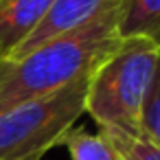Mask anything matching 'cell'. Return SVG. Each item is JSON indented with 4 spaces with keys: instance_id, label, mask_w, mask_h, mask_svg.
<instances>
[{
    "instance_id": "cell-1",
    "label": "cell",
    "mask_w": 160,
    "mask_h": 160,
    "mask_svg": "<svg viewBox=\"0 0 160 160\" xmlns=\"http://www.w3.org/2000/svg\"><path fill=\"white\" fill-rule=\"evenodd\" d=\"M121 9L123 0H116L86 24L20 57L0 59V114L90 75L121 40Z\"/></svg>"
},
{
    "instance_id": "cell-2",
    "label": "cell",
    "mask_w": 160,
    "mask_h": 160,
    "mask_svg": "<svg viewBox=\"0 0 160 160\" xmlns=\"http://www.w3.org/2000/svg\"><path fill=\"white\" fill-rule=\"evenodd\" d=\"M158 55L160 46L153 40L121 38L90 75L86 114H90L99 127L142 132V105Z\"/></svg>"
},
{
    "instance_id": "cell-3",
    "label": "cell",
    "mask_w": 160,
    "mask_h": 160,
    "mask_svg": "<svg viewBox=\"0 0 160 160\" xmlns=\"http://www.w3.org/2000/svg\"><path fill=\"white\" fill-rule=\"evenodd\" d=\"M90 75L0 114V160H42L59 147L66 132L86 114Z\"/></svg>"
},
{
    "instance_id": "cell-4",
    "label": "cell",
    "mask_w": 160,
    "mask_h": 160,
    "mask_svg": "<svg viewBox=\"0 0 160 160\" xmlns=\"http://www.w3.org/2000/svg\"><path fill=\"white\" fill-rule=\"evenodd\" d=\"M116 0H55L48 16L40 22V27L7 57H20L33 48H38L40 44L59 38L81 24H86L88 20H92L94 16H99L103 9H108L110 5H114Z\"/></svg>"
},
{
    "instance_id": "cell-5",
    "label": "cell",
    "mask_w": 160,
    "mask_h": 160,
    "mask_svg": "<svg viewBox=\"0 0 160 160\" xmlns=\"http://www.w3.org/2000/svg\"><path fill=\"white\" fill-rule=\"evenodd\" d=\"M55 0H0V59H7L48 16Z\"/></svg>"
},
{
    "instance_id": "cell-6",
    "label": "cell",
    "mask_w": 160,
    "mask_h": 160,
    "mask_svg": "<svg viewBox=\"0 0 160 160\" xmlns=\"http://www.w3.org/2000/svg\"><path fill=\"white\" fill-rule=\"evenodd\" d=\"M121 38H147L160 46V0H123Z\"/></svg>"
},
{
    "instance_id": "cell-7",
    "label": "cell",
    "mask_w": 160,
    "mask_h": 160,
    "mask_svg": "<svg viewBox=\"0 0 160 160\" xmlns=\"http://www.w3.org/2000/svg\"><path fill=\"white\" fill-rule=\"evenodd\" d=\"M62 147H66L70 160H123L103 134H92L86 127L77 125L66 132Z\"/></svg>"
},
{
    "instance_id": "cell-8",
    "label": "cell",
    "mask_w": 160,
    "mask_h": 160,
    "mask_svg": "<svg viewBox=\"0 0 160 160\" xmlns=\"http://www.w3.org/2000/svg\"><path fill=\"white\" fill-rule=\"evenodd\" d=\"M123 160H160V142L149 138L145 132H127L118 127H99Z\"/></svg>"
},
{
    "instance_id": "cell-9",
    "label": "cell",
    "mask_w": 160,
    "mask_h": 160,
    "mask_svg": "<svg viewBox=\"0 0 160 160\" xmlns=\"http://www.w3.org/2000/svg\"><path fill=\"white\" fill-rule=\"evenodd\" d=\"M140 127L149 138L160 142V55H158V64H156V72H153L151 86H149V92L145 97Z\"/></svg>"
}]
</instances>
